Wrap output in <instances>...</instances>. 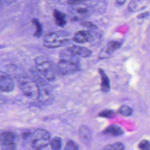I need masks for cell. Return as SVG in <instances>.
<instances>
[{
    "label": "cell",
    "instance_id": "obj_20",
    "mask_svg": "<svg viewBox=\"0 0 150 150\" xmlns=\"http://www.w3.org/2000/svg\"><path fill=\"white\" fill-rule=\"evenodd\" d=\"M52 150H60L62 145L61 139L59 137L54 138L50 142Z\"/></svg>",
    "mask_w": 150,
    "mask_h": 150
},
{
    "label": "cell",
    "instance_id": "obj_28",
    "mask_svg": "<svg viewBox=\"0 0 150 150\" xmlns=\"http://www.w3.org/2000/svg\"><path fill=\"white\" fill-rule=\"evenodd\" d=\"M15 0H0V5H3L5 4H10L14 1Z\"/></svg>",
    "mask_w": 150,
    "mask_h": 150
},
{
    "label": "cell",
    "instance_id": "obj_25",
    "mask_svg": "<svg viewBox=\"0 0 150 150\" xmlns=\"http://www.w3.org/2000/svg\"><path fill=\"white\" fill-rule=\"evenodd\" d=\"M87 0H68L67 1V4L69 5H73L76 4H79V3H83V2L86 1Z\"/></svg>",
    "mask_w": 150,
    "mask_h": 150
},
{
    "label": "cell",
    "instance_id": "obj_17",
    "mask_svg": "<svg viewBox=\"0 0 150 150\" xmlns=\"http://www.w3.org/2000/svg\"><path fill=\"white\" fill-rule=\"evenodd\" d=\"M125 146L121 142H114L105 146L102 150H124Z\"/></svg>",
    "mask_w": 150,
    "mask_h": 150
},
{
    "label": "cell",
    "instance_id": "obj_27",
    "mask_svg": "<svg viewBox=\"0 0 150 150\" xmlns=\"http://www.w3.org/2000/svg\"><path fill=\"white\" fill-rule=\"evenodd\" d=\"M127 0H115V5L117 6H122L123 5Z\"/></svg>",
    "mask_w": 150,
    "mask_h": 150
},
{
    "label": "cell",
    "instance_id": "obj_4",
    "mask_svg": "<svg viewBox=\"0 0 150 150\" xmlns=\"http://www.w3.org/2000/svg\"><path fill=\"white\" fill-rule=\"evenodd\" d=\"M50 135L46 130L39 128L36 129L30 137V144L36 149L46 146L50 142Z\"/></svg>",
    "mask_w": 150,
    "mask_h": 150
},
{
    "label": "cell",
    "instance_id": "obj_8",
    "mask_svg": "<svg viewBox=\"0 0 150 150\" xmlns=\"http://www.w3.org/2000/svg\"><path fill=\"white\" fill-rule=\"evenodd\" d=\"M13 88L14 83L10 76L3 71H0V90L10 92Z\"/></svg>",
    "mask_w": 150,
    "mask_h": 150
},
{
    "label": "cell",
    "instance_id": "obj_1",
    "mask_svg": "<svg viewBox=\"0 0 150 150\" xmlns=\"http://www.w3.org/2000/svg\"><path fill=\"white\" fill-rule=\"evenodd\" d=\"M80 69L78 57L73 55L67 49L60 54V59L56 66L57 71L60 74H68Z\"/></svg>",
    "mask_w": 150,
    "mask_h": 150
},
{
    "label": "cell",
    "instance_id": "obj_12",
    "mask_svg": "<svg viewBox=\"0 0 150 150\" xmlns=\"http://www.w3.org/2000/svg\"><path fill=\"white\" fill-rule=\"evenodd\" d=\"M105 135L111 136H120L124 133V129L117 124H112L107 127L103 131Z\"/></svg>",
    "mask_w": 150,
    "mask_h": 150
},
{
    "label": "cell",
    "instance_id": "obj_14",
    "mask_svg": "<svg viewBox=\"0 0 150 150\" xmlns=\"http://www.w3.org/2000/svg\"><path fill=\"white\" fill-rule=\"evenodd\" d=\"M98 72L101 77V90L103 92L108 93L110 89V80L103 70L100 69Z\"/></svg>",
    "mask_w": 150,
    "mask_h": 150
},
{
    "label": "cell",
    "instance_id": "obj_23",
    "mask_svg": "<svg viewBox=\"0 0 150 150\" xmlns=\"http://www.w3.org/2000/svg\"><path fill=\"white\" fill-rule=\"evenodd\" d=\"M64 150H79L78 146L73 141H68L65 145Z\"/></svg>",
    "mask_w": 150,
    "mask_h": 150
},
{
    "label": "cell",
    "instance_id": "obj_2",
    "mask_svg": "<svg viewBox=\"0 0 150 150\" xmlns=\"http://www.w3.org/2000/svg\"><path fill=\"white\" fill-rule=\"evenodd\" d=\"M35 65L36 70L47 81L54 80L56 73L54 66L48 58L43 56L36 57L35 59Z\"/></svg>",
    "mask_w": 150,
    "mask_h": 150
},
{
    "label": "cell",
    "instance_id": "obj_26",
    "mask_svg": "<svg viewBox=\"0 0 150 150\" xmlns=\"http://www.w3.org/2000/svg\"><path fill=\"white\" fill-rule=\"evenodd\" d=\"M149 15H150V13L149 12H142V13H140L139 15H138L137 18L139 19H144V18H147Z\"/></svg>",
    "mask_w": 150,
    "mask_h": 150
},
{
    "label": "cell",
    "instance_id": "obj_15",
    "mask_svg": "<svg viewBox=\"0 0 150 150\" xmlns=\"http://www.w3.org/2000/svg\"><path fill=\"white\" fill-rule=\"evenodd\" d=\"M53 16L54 22L57 26L60 27L65 26L66 24V16L64 13L57 9H54L53 12Z\"/></svg>",
    "mask_w": 150,
    "mask_h": 150
},
{
    "label": "cell",
    "instance_id": "obj_30",
    "mask_svg": "<svg viewBox=\"0 0 150 150\" xmlns=\"http://www.w3.org/2000/svg\"></svg>",
    "mask_w": 150,
    "mask_h": 150
},
{
    "label": "cell",
    "instance_id": "obj_29",
    "mask_svg": "<svg viewBox=\"0 0 150 150\" xmlns=\"http://www.w3.org/2000/svg\"><path fill=\"white\" fill-rule=\"evenodd\" d=\"M37 150H38V149H37Z\"/></svg>",
    "mask_w": 150,
    "mask_h": 150
},
{
    "label": "cell",
    "instance_id": "obj_10",
    "mask_svg": "<svg viewBox=\"0 0 150 150\" xmlns=\"http://www.w3.org/2000/svg\"><path fill=\"white\" fill-rule=\"evenodd\" d=\"M92 33L86 30H81L77 32L73 37V40L78 43H84L91 41L93 39Z\"/></svg>",
    "mask_w": 150,
    "mask_h": 150
},
{
    "label": "cell",
    "instance_id": "obj_9",
    "mask_svg": "<svg viewBox=\"0 0 150 150\" xmlns=\"http://www.w3.org/2000/svg\"><path fill=\"white\" fill-rule=\"evenodd\" d=\"M122 43L120 42L116 41V40H111L101 50L99 53V57L101 59H104L105 57H108L112 52L115 51L116 50L118 49Z\"/></svg>",
    "mask_w": 150,
    "mask_h": 150
},
{
    "label": "cell",
    "instance_id": "obj_21",
    "mask_svg": "<svg viewBox=\"0 0 150 150\" xmlns=\"http://www.w3.org/2000/svg\"><path fill=\"white\" fill-rule=\"evenodd\" d=\"M98 116L100 117H103V118H112L114 116V113L111 110H105L101 111L98 114Z\"/></svg>",
    "mask_w": 150,
    "mask_h": 150
},
{
    "label": "cell",
    "instance_id": "obj_6",
    "mask_svg": "<svg viewBox=\"0 0 150 150\" xmlns=\"http://www.w3.org/2000/svg\"><path fill=\"white\" fill-rule=\"evenodd\" d=\"M90 14L89 8L83 3L71 5L70 15L71 21H77L83 20L88 16Z\"/></svg>",
    "mask_w": 150,
    "mask_h": 150
},
{
    "label": "cell",
    "instance_id": "obj_7",
    "mask_svg": "<svg viewBox=\"0 0 150 150\" xmlns=\"http://www.w3.org/2000/svg\"><path fill=\"white\" fill-rule=\"evenodd\" d=\"M0 144L2 150H14L15 149V136L13 133L6 131L0 135Z\"/></svg>",
    "mask_w": 150,
    "mask_h": 150
},
{
    "label": "cell",
    "instance_id": "obj_5",
    "mask_svg": "<svg viewBox=\"0 0 150 150\" xmlns=\"http://www.w3.org/2000/svg\"><path fill=\"white\" fill-rule=\"evenodd\" d=\"M69 42L63 33L59 32H50L46 34L43 39V45L47 48H56L66 45Z\"/></svg>",
    "mask_w": 150,
    "mask_h": 150
},
{
    "label": "cell",
    "instance_id": "obj_24",
    "mask_svg": "<svg viewBox=\"0 0 150 150\" xmlns=\"http://www.w3.org/2000/svg\"><path fill=\"white\" fill-rule=\"evenodd\" d=\"M81 25L84 27H86L90 29H95L97 28V26L93 23L89 21H82L81 22Z\"/></svg>",
    "mask_w": 150,
    "mask_h": 150
},
{
    "label": "cell",
    "instance_id": "obj_22",
    "mask_svg": "<svg viewBox=\"0 0 150 150\" xmlns=\"http://www.w3.org/2000/svg\"><path fill=\"white\" fill-rule=\"evenodd\" d=\"M138 148L140 150H150V142L146 139H143L138 144Z\"/></svg>",
    "mask_w": 150,
    "mask_h": 150
},
{
    "label": "cell",
    "instance_id": "obj_3",
    "mask_svg": "<svg viewBox=\"0 0 150 150\" xmlns=\"http://www.w3.org/2000/svg\"><path fill=\"white\" fill-rule=\"evenodd\" d=\"M18 84L23 94L28 98L39 97V88L38 83L28 77H21L19 79Z\"/></svg>",
    "mask_w": 150,
    "mask_h": 150
},
{
    "label": "cell",
    "instance_id": "obj_13",
    "mask_svg": "<svg viewBox=\"0 0 150 150\" xmlns=\"http://www.w3.org/2000/svg\"><path fill=\"white\" fill-rule=\"evenodd\" d=\"M146 0H131L128 4V8L132 12H137L146 7Z\"/></svg>",
    "mask_w": 150,
    "mask_h": 150
},
{
    "label": "cell",
    "instance_id": "obj_19",
    "mask_svg": "<svg viewBox=\"0 0 150 150\" xmlns=\"http://www.w3.org/2000/svg\"><path fill=\"white\" fill-rule=\"evenodd\" d=\"M32 22L35 25V26L36 28V30H35L34 35L38 38L40 37L42 33V27L40 23L36 18H33L32 21Z\"/></svg>",
    "mask_w": 150,
    "mask_h": 150
},
{
    "label": "cell",
    "instance_id": "obj_18",
    "mask_svg": "<svg viewBox=\"0 0 150 150\" xmlns=\"http://www.w3.org/2000/svg\"><path fill=\"white\" fill-rule=\"evenodd\" d=\"M118 113L123 116L128 117L132 114V110L128 105H121L118 110Z\"/></svg>",
    "mask_w": 150,
    "mask_h": 150
},
{
    "label": "cell",
    "instance_id": "obj_16",
    "mask_svg": "<svg viewBox=\"0 0 150 150\" xmlns=\"http://www.w3.org/2000/svg\"><path fill=\"white\" fill-rule=\"evenodd\" d=\"M79 136L81 140L85 144H89L91 141V132L88 127L81 125L79 128Z\"/></svg>",
    "mask_w": 150,
    "mask_h": 150
},
{
    "label": "cell",
    "instance_id": "obj_11",
    "mask_svg": "<svg viewBox=\"0 0 150 150\" xmlns=\"http://www.w3.org/2000/svg\"><path fill=\"white\" fill-rule=\"evenodd\" d=\"M69 51L74 56L76 57H87L91 56V52L88 49L77 46L73 45L67 48Z\"/></svg>",
    "mask_w": 150,
    "mask_h": 150
}]
</instances>
